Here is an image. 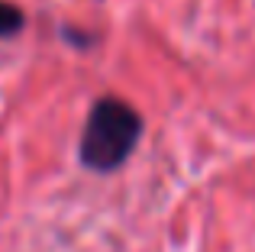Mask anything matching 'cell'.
I'll list each match as a JSON object with an SVG mask.
<instances>
[{
    "instance_id": "cell-1",
    "label": "cell",
    "mask_w": 255,
    "mask_h": 252,
    "mask_svg": "<svg viewBox=\"0 0 255 252\" xmlns=\"http://www.w3.org/2000/svg\"><path fill=\"white\" fill-rule=\"evenodd\" d=\"M139 136H142V117L132 104L113 94L97 97L84 120L78 158L91 171H117L136 152Z\"/></svg>"
},
{
    "instance_id": "cell-2",
    "label": "cell",
    "mask_w": 255,
    "mask_h": 252,
    "mask_svg": "<svg viewBox=\"0 0 255 252\" xmlns=\"http://www.w3.org/2000/svg\"><path fill=\"white\" fill-rule=\"evenodd\" d=\"M23 26H26V13L10 0H0V39L16 36Z\"/></svg>"
}]
</instances>
